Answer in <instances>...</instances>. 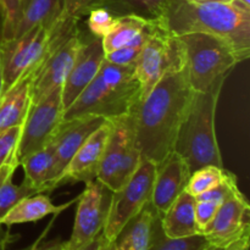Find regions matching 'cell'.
Here are the masks:
<instances>
[{
	"label": "cell",
	"instance_id": "cell-1",
	"mask_svg": "<svg viewBox=\"0 0 250 250\" xmlns=\"http://www.w3.org/2000/svg\"><path fill=\"white\" fill-rule=\"evenodd\" d=\"M194 90L187 67L168 71L129 112L134 143L142 159L160 164L175 149L178 128Z\"/></svg>",
	"mask_w": 250,
	"mask_h": 250
},
{
	"label": "cell",
	"instance_id": "cell-2",
	"mask_svg": "<svg viewBox=\"0 0 250 250\" xmlns=\"http://www.w3.org/2000/svg\"><path fill=\"white\" fill-rule=\"evenodd\" d=\"M176 36L193 32L212 34L229 42L244 60L250 56V10L234 2H204L171 0L159 20Z\"/></svg>",
	"mask_w": 250,
	"mask_h": 250
},
{
	"label": "cell",
	"instance_id": "cell-3",
	"mask_svg": "<svg viewBox=\"0 0 250 250\" xmlns=\"http://www.w3.org/2000/svg\"><path fill=\"white\" fill-rule=\"evenodd\" d=\"M142 98L133 66H120L104 59L92 82L63 110L61 121L81 117L115 120L126 116Z\"/></svg>",
	"mask_w": 250,
	"mask_h": 250
},
{
	"label": "cell",
	"instance_id": "cell-4",
	"mask_svg": "<svg viewBox=\"0 0 250 250\" xmlns=\"http://www.w3.org/2000/svg\"><path fill=\"white\" fill-rule=\"evenodd\" d=\"M226 80H220L207 92H194L185 119L178 128L173 151L189 167L190 172L205 167H224L215 131L216 107Z\"/></svg>",
	"mask_w": 250,
	"mask_h": 250
},
{
	"label": "cell",
	"instance_id": "cell-5",
	"mask_svg": "<svg viewBox=\"0 0 250 250\" xmlns=\"http://www.w3.org/2000/svg\"><path fill=\"white\" fill-rule=\"evenodd\" d=\"M80 20L60 12L50 23H42L16 38L0 42L4 92L24 72L42 63L45 56L78 27Z\"/></svg>",
	"mask_w": 250,
	"mask_h": 250
},
{
	"label": "cell",
	"instance_id": "cell-6",
	"mask_svg": "<svg viewBox=\"0 0 250 250\" xmlns=\"http://www.w3.org/2000/svg\"><path fill=\"white\" fill-rule=\"evenodd\" d=\"M183 44L189 84L194 92H207L215 82L226 80L243 56L232 44L212 34L193 32L177 36Z\"/></svg>",
	"mask_w": 250,
	"mask_h": 250
},
{
	"label": "cell",
	"instance_id": "cell-7",
	"mask_svg": "<svg viewBox=\"0 0 250 250\" xmlns=\"http://www.w3.org/2000/svg\"><path fill=\"white\" fill-rule=\"evenodd\" d=\"M110 121L111 128L97 180L107 189L115 192L131 178L141 164L142 156L134 143L129 114Z\"/></svg>",
	"mask_w": 250,
	"mask_h": 250
},
{
	"label": "cell",
	"instance_id": "cell-8",
	"mask_svg": "<svg viewBox=\"0 0 250 250\" xmlns=\"http://www.w3.org/2000/svg\"><path fill=\"white\" fill-rule=\"evenodd\" d=\"M186 66L183 44L176 34L168 32L158 21L156 28L133 65L142 87V98L168 72ZM141 98V99H142Z\"/></svg>",
	"mask_w": 250,
	"mask_h": 250
},
{
	"label": "cell",
	"instance_id": "cell-9",
	"mask_svg": "<svg viewBox=\"0 0 250 250\" xmlns=\"http://www.w3.org/2000/svg\"><path fill=\"white\" fill-rule=\"evenodd\" d=\"M155 173L156 164L142 159L131 178L111 193L109 214L103 229L106 241H115L122 227L150 202Z\"/></svg>",
	"mask_w": 250,
	"mask_h": 250
},
{
	"label": "cell",
	"instance_id": "cell-10",
	"mask_svg": "<svg viewBox=\"0 0 250 250\" xmlns=\"http://www.w3.org/2000/svg\"><path fill=\"white\" fill-rule=\"evenodd\" d=\"M63 106L61 87L49 93L45 98L31 105L22 125L21 137L17 144V159L28 156L50 142L62 120Z\"/></svg>",
	"mask_w": 250,
	"mask_h": 250
},
{
	"label": "cell",
	"instance_id": "cell-11",
	"mask_svg": "<svg viewBox=\"0 0 250 250\" xmlns=\"http://www.w3.org/2000/svg\"><path fill=\"white\" fill-rule=\"evenodd\" d=\"M111 193L98 180L85 183L84 190L77 198L72 233L66 242L68 250L81 248L102 233L109 214Z\"/></svg>",
	"mask_w": 250,
	"mask_h": 250
},
{
	"label": "cell",
	"instance_id": "cell-12",
	"mask_svg": "<svg viewBox=\"0 0 250 250\" xmlns=\"http://www.w3.org/2000/svg\"><path fill=\"white\" fill-rule=\"evenodd\" d=\"M81 41L82 32L77 27V29L61 41L34 70L31 84L32 105L63 84L75 62Z\"/></svg>",
	"mask_w": 250,
	"mask_h": 250
},
{
	"label": "cell",
	"instance_id": "cell-13",
	"mask_svg": "<svg viewBox=\"0 0 250 250\" xmlns=\"http://www.w3.org/2000/svg\"><path fill=\"white\" fill-rule=\"evenodd\" d=\"M249 233L250 205L242 192L222 203L202 232L211 246L222 248Z\"/></svg>",
	"mask_w": 250,
	"mask_h": 250
},
{
	"label": "cell",
	"instance_id": "cell-14",
	"mask_svg": "<svg viewBox=\"0 0 250 250\" xmlns=\"http://www.w3.org/2000/svg\"><path fill=\"white\" fill-rule=\"evenodd\" d=\"M105 59L102 38L88 33H82L80 49L76 55L75 62L61 85V102L63 110L67 109L76 98L87 88L99 71Z\"/></svg>",
	"mask_w": 250,
	"mask_h": 250
},
{
	"label": "cell",
	"instance_id": "cell-15",
	"mask_svg": "<svg viewBox=\"0 0 250 250\" xmlns=\"http://www.w3.org/2000/svg\"><path fill=\"white\" fill-rule=\"evenodd\" d=\"M110 128L111 121L106 120L85 139L58 178L56 188L70 182L87 183L97 180Z\"/></svg>",
	"mask_w": 250,
	"mask_h": 250
},
{
	"label": "cell",
	"instance_id": "cell-16",
	"mask_svg": "<svg viewBox=\"0 0 250 250\" xmlns=\"http://www.w3.org/2000/svg\"><path fill=\"white\" fill-rule=\"evenodd\" d=\"M190 175L188 165L176 151L168 154L156 165L150 203L159 214H165L181 193L185 192Z\"/></svg>",
	"mask_w": 250,
	"mask_h": 250
},
{
	"label": "cell",
	"instance_id": "cell-17",
	"mask_svg": "<svg viewBox=\"0 0 250 250\" xmlns=\"http://www.w3.org/2000/svg\"><path fill=\"white\" fill-rule=\"evenodd\" d=\"M106 121L103 117H81L71 121H61L56 128L50 143L55 151L56 164H58L59 177L65 170L67 164L76 154L85 139ZM58 177V178H59ZM58 181V180H56ZM56 188V183H55Z\"/></svg>",
	"mask_w": 250,
	"mask_h": 250
},
{
	"label": "cell",
	"instance_id": "cell-18",
	"mask_svg": "<svg viewBox=\"0 0 250 250\" xmlns=\"http://www.w3.org/2000/svg\"><path fill=\"white\" fill-rule=\"evenodd\" d=\"M36 68L24 72L2 93L0 98V132L23 125L32 105L31 84Z\"/></svg>",
	"mask_w": 250,
	"mask_h": 250
},
{
	"label": "cell",
	"instance_id": "cell-19",
	"mask_svg": "<svg viewBox=\"0 0 250 250\" xmlns=\"http://www.w3.org/2000/svg\"><path fill=\"white\" fill-rule=\"evenodd\" d=\"M20 165L23 167L24 181L34 188L37 193H48L55 189L59 170L55 151L50 142L42 149L22 159Z\"/></svg>",
	"mask_w": 250,
	"mask_h": 250
},
{
	"label": "cell",
	"instance_id": "cell-20",
	"mask_svg": "<svg viewBox=\"0 0 250 250\" xmlns=\"http://www.w3.org/2000/svg\"><path fill=\"white\" fill-rule=\"evenodd\" d=\"M161 216L150 202L132 217L115 238L117 250H148L158 217Z\"/></svg>",
	"mask_w": 250,
	"mask_h": 250
},
{
	"label": "cell",
	"instance_id": "cell-21",
	"mask_svg": "<svg viewBox=\"0 0 250 250\" xmlns=\"http://www.w3.org/2000/svg\"><path fill=\"white\" fill-rule=\"evenodd\" d=\"M77 199L71 200L62 205H54L46 194L29 195L15 204L6 214L0 217V226H12V225L37 222L49 215H59L70 208Z\"/></svg>",
	"mask_w": 250,
	"mask_h": 250
},
{
	"label": "cell",
	"instance_id": "cell-22",
	"mask_svg": "<svg viewBox=\"0 0 250 250\" xmlns=\"http://www.w3.org/2000/svg\"><path fill=\"white\" fill-rule=\"evenodd\" d=\"M195 197L185 190L161 215V226L166 236L183 238L200 233L195 221Z\"/></svg>",
	"mask_w": 250,
	"mask_h": 250
},
{
	"label": "cell",
	"instance_id": "cell-23",
	"mask_svg": "<svg viewBox=\"0 0 250 250\" xmlns=\"http://www.w3.org/2000/svg\"><path fill=\"white\" fill-rule=\"evenodd\" d=\"M20 166L17 154L15 153L4 165L0 167V217L4 216L15 204L29 195L38 194L26 181L16 186L12 181L16 168Z\"/></svg>",
	"mask_w": 250,
	"mask_h": 250
},
{
	"label": "cell",
	"instance_id": "cell-24",
	"mask_svg": "<svg viewBox=\"0 0 250 250\" xmlns=\"http://www.w3.org/2000/svg\"><path fill=\"white\" fill-rule=\"evenodd\" d=\"M170 1L171 0H98L93 7H105L115 16L134 15L148 21H159Z\"/></svg>",
	"mask_w": 250,
	"mask_h": 250
},
{
	"label": "cell",
	"instance_id": "cell-25",
	"mask_svg": "<svg viewBox=\"0 0 250 250\" xmlns=\"http://www.w3.org/2000/svg\"><path fill=\"white\" fill-rule=\"evenodd\" d=\"M61 7V0H28L22 9L14 38L38 24L53 22L60 15Z\"/></svg>",
	"mask_w": 250,
	"mask_h": 250
},
{
	"label": "cell",
	"instance_id": "cell-26",
	"mask_svg": "<svg viewBox=\"0 0 250 250\" xmlns=\"http://www.w3.org/2000/svg\"><path fill=\"white\" fill-rule=\"evenodd\" d=\"M148 20L134 15L117 16L109 33L102 38V45L105 54L112 53L122 48L132 41L137 34L141 33L148 24Z\"/></svg>",
	"mask_w": 250,
	"mask_h": 250
},
{
	"label": "cell",
	"instance_id": "cell-27",
	"mask_svg": "<svg viewBox=\"0 0 250 250\" xmlns=\"http://www.w3.org/2000/svg\"><path fill=\"white\" fill-rule=\"evenodd\" d=\"M210 246L211 244L202 233L183 238H171L166 236L161 226V216H159L148 250H204Z\"/></svg>",
	"mask_w": 250,
	"mask_h": 250
},
{
	"label": "cell",
	"instance_id": "cell-28",
	"mask_svg": "<svg viewBox=\"0 0 250 250\" xmlns=\"http://www.w3.org/2000/svg\"><path fill=\"white\" fill-rule=\"evenodd\" d=\"M156 24H158V21H149L143 31L137 34L129 43L112 53L105 54V59L110 62L120 66H133L138 56L141 55L144 45L155 31Z\"/></svg>",
	"mask_w": 250,
	"mask_h": 250
},
{
	"label": "cell",
	"instance_id": "cell-29",
	"mask_svg": "<svg viewBox=\"0 0 250 250\" xmlns=\"http://www.w3.org/2000/svg\"><path fill=\"white\" fill-rule=\"evenodd\" d=\"M226 175L227 170H225V167L205 166L192 172L185 190L193 197H198L221 183Z\"/></svg>",
	"mask_w": 250,
	"mask_h": 250
},
{
	"label": "cell",
	"instance_id": "cell-30",
	"mask_svg": "<svg viewBox=\"0 0 250 250\" xmlns=\"http://www.w3.org/2000/svg\"><path fill=\"white\" fill-rule=\"evenodd\" d=\"M23 0H0V21L1 36L0 42L14 38L16 26L21 17Z\"/></svg>",
	"mask_w": 250,
	"mask_h": 250
},
{
	"label": "cell",
	"instance_id": "cell-31",
	"mask_svg": "<svg viewBox=\"0 0 250 250\" xmlns=\"http://www.w3.org/2000/svg\"><path fill=\"white\" fill-rule=\"evenodd\" d=\"M239 192L241 190H239L238 185H237L236 176L232 172H229V171H227L226 177L224 178L221 183L215 186L214 188L209 189L208 192L202 193L200 195L195 197V199L207 200V202H211L217 205H221L222 203H225L227 199L238 194Z\"/></svg>",
	"mask_w": 250,
	"mask_h": 250
},
{
	"label": "cell",
	"instance_id": "cell-32",
	"mask_svg": "<svg viewBox=\"0 0 250 250\" xmlns=\"http://www.w3.org/2000/svg\"><path fill=\"white\" fill-rule=\"evenodd\" d=\"M87 28L92 36L103 38L109 33L117 16L105 7H93L87 14Z\"/></svg>",
	"mask_w": 250,
	"mask_h": 250
},
{
	"label": "cell",
	"instance_id": "cell-33",
	"mask_svg": "<svg viewBox=\"0 0 250 250\" xmlns=\"http://www.w3.org/2000/svg\"><path fill=\"white\" fill-rule=\"evenodd\" d=\"M21 132L22 125L0 132V167L16 153Z\"/></svg>",
	"mask_w": 250,
	"mask_h": 250
},
{
	"label": "cell",
	"instance_id": "cell-34",
	"mask_svg": "<svg viewBox=\"0 0 250 250\" xmlns=\"http://www.w3.org/2000/svg\"><path fill=\"white\" fill-rule=\"evenodd\" d=\"M219 207L220 205L211 202H207V200H197V203H195V221H197V226L200 233L214 219Z\"/></svg>",
	"mask_w": 250,
	"mask_h": 250
},
{
	"label": "cell",
	"instance_id": "cell-35",
	"mask_svg": "<svg viewBox=\"0 0 250 250\" xmlns=\"http://www.w3.org/2000/svg\"><path fill=\"white\" fill-rule=\"evenodd\" d=\"M98 0H61V11L66 16L81 20L88 14Z\"/></svg>",
	"mask_w": 250,
	"mask_h": 250
},
{
	"label": "cell",
	"instance_id": "cell-36",
	"mask_svg": "<svg viewBox=\"0 0 250 250\" xmlns=\"http://www.w3.org/2000/svg\"><path fill=\"white\" fill-rule=\"evenodd\" d=\"M250 247V233L246 234V236L241 237L237 241L232 242L231 244L225 248V250H249Z\"/></svg>",
	"mask_w": 250,
	"mask_h": 250
},
{
	"label": "cell",
	"instance_id": "cell-37",
	"mask_svg": "<svg viewBox=\"0 0 250 250\" xmlns=\"http://www.w3.org/2000/svg\"><path fill=\"white\" fill-rule=\"evenodd\" d=\"M104 242V234L103 232L100 234H98L93 241H90L89 243H87L85 246L81 247V248L76 249V250H100L102 248V244Z\"/></svg>",
	"mask_w": 250,
	"mask_h": 250
},
{
	"label": "cell",
	"instance_id": "cell-38",
	"mask_svg": "<svg viewBox=\"0 0 250 250\" xmlns=\"http://www.w3.org/2000/svg\"><path fill=\"white\" fill-rule=\"evenodd\" d=\"M27 250H68L66 242H53V243L45 244L43 247H32Z\"/></svg>",
	"mask_w": 250,
	"mask_h": 250
},
{
	"label": "cell",
	"instance_id": "cell-39",
	"mask_svg": "<svg viewBox=\"0 0 250 250\" xmlns=\"http://www.w3.org/2000/svg\"><path fill=\"white\" fill-rule=\"evenodd\" d=\"M100 250H117L116 249V246H115V242H109L106 241V239L104 238V242H103L102 244V248H100Z\"/></svg>",
	"mask_w": 250,
	"mask_h": 250
},
{
	"label": "cell",
	"instance_id": "cell-40",
	"mask_svg": "<svg viewBox=\"0 0 250 250\" xmlns=\"http://www.w3.org/2000/svg\"><path fill=\"white\" fill-rule=\"evenodd\" d=\"M232 2H234L238 6L243 7V9L250 10V0H232Z\"/></svg>",
	"mask_w": 250,
	"mask_h": 250
},
{
	"label": "cell",
	"instance_id": "cell-41",
	"mask_svg": "<svg viewBox=\"0 0 250 250\" xmlns=\"http://www.w3.org/2000/svg\"><path fill=\"white\" fill-rule=\"evenodd\" d=\"M190 2H197V4H204V2H231L232 0H188Z\"/></svg>",
	"mask_w": 250,
	"mask_h": 250
},
{
	"label": "cell",
	"instance_id": "cell-42",
	"mask_svg": "<svg viewBox=\"0 0 250 250\" xmlns=\"http://www.w3.org/2000/svg\"><path fill=\"white\" fill-rule=\"evenodd\" d=\"M4 93V77H2V66H1V56H0V98Z\"/></svg>",
	"mask_w": 250,
	"mask_h": 250
},
{
	"label": "cell",
	"instance_id": "cell-43",
	"mask_svg": "<svg viewBox=\"0 0 250 250\" xmlns=\"http://www.w3.org/2000/svg\"><path fill=\"white\" fill-rule=\"evenodd\" d=\"M6 244H7V236L1 237V238H0V250L6 249Z\"/></svg>",
	"mask_w": 250,
	"mask_h": 250
},
{
	"label": "cell",
	"instance_id": "cell-44",
	"mask_svg": "<svg viewBox=\"0 0 250 250\" xmlns=\"http://www.w3.org/2000/svg\"><path fill=\"white\" fill-rule=\"evenodd\" d=\"M226 248V247H225ZM225 248H222V247H214V246H210V248L208 250H225Z\"/></svg>",
	"mask_w": 250,
	"mask_h": 250
},
{
	"label": "cell",
	"instance_id": "cell-45",
	"mask_svg": "<svg viewBox=\"0 0 250 250\" xmlns=\"http://www.w3.org/2000/svg\"><path fill=\"white\" fill-rule=\"evenodd\" d=\"M27 1H28V0H23V6H24V4H26ZM22 9H23V7H22Z\"/></svg>",
	"mask_w": 250,
	"mask_h": 250
},
{
	"label": "cell",
	"instance_id": "cell-46",
	"mask_svg": "<svg viewBox=\"0 0 250 250\" xmlns=\"http://www.w3.org/2000/svg\"><path fill=\"white\" fill-rule=\"evenodd\" d=\"M209 248H210V247H208V248H207V249H204V250H208Z\"/></svg>",
	"mask_w": 250,
	"mask_h": 250
}]
</instances>
